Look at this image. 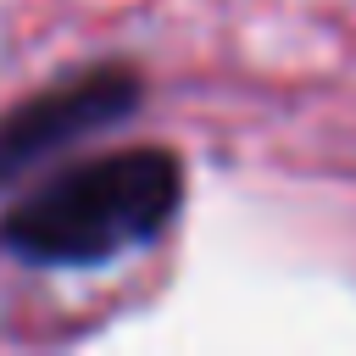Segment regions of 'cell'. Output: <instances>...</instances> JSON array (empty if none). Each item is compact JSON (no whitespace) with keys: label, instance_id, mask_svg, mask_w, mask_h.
<instances>
[{"label":"cell","instance_id":"1","mask_svg":"<svg viewBox=\"0 0 356 356\" xmlns=\"http://www.w3.org/2000/svg\"><path fill=\"white\" fill-rule=\"evenodd\" d=\"M184 206V161L167 145H128L33 184L0 217V256L17 267H111L156 245Z\"/></svg>","mask_w":356,"mask_h":356},{"label":"cell","instance_id":"2","mask_svg":"<svg viewBox=\"0 0 356 356\" xmlns=\"http://www.w3.org/2000/svg\"><path fill=\"white\" fill-rule=\"evenodd\" d=\"M139 100H145V78L128 61H100V67H83V72L50 83L33 100H17L11 111H0V195L17 189L50 156L72 150L78 139L128 122L139 111Z\"/></svg>","mask_w":356,"mask_h":356}]
</instances>
